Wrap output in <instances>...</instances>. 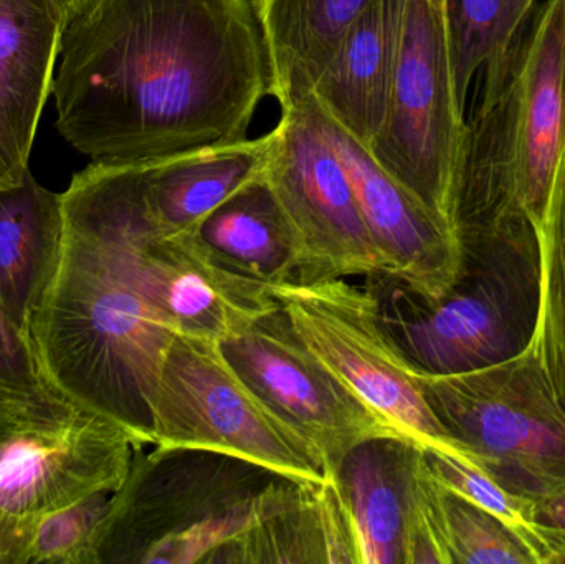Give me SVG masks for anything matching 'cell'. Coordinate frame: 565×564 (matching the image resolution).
<instances>
[{
    "instance_id": "17",
    "label": "cell",
    "mask_w": 565,
    "mask_h": 564,
    "mask_svg": "<svg viewBox=\"0 0 565 564\" xmlns=\"http://www.w3.org/2000/svg\"><path fill=\"white\" fill-rule=\"evenodd\" d=\"M422 450L402 437H379L354 447L329 477L358 564H405L412 479Z\"/></svg>"
},
{
    "instance_id": "13",
    "label": "cell",
    "mask_w": 565,
    "mask_h": 564,
    "mask_svg": "<svg viewBox=\"0 0 565 564\" xmlns=\"http://www.w3.org/2000/svg\"><path fill=\"white\" fill-rule=\"evenodd\" d=\"M318 115L384 258L385 275L428 304L440 301L463 272L460 238L381 168L365 146L319 109Z\"/></svg>"
},
{
    "instance_id": "22",
    "label": "cell",
    "mask_w": 565,
    "mask_h": 564,
    "mask_svg": "<svg viewBox=\"0 0 565 564\" xmlns=\"http://www.w3.org/2000/svg\"><path fill=\"white\" fill-rule=\"evenodd\" d=\"M536 7L537 0H441L455 98L461 113L478 70L513 45Z\"/></svg>"
},
{
    "instance_id": "14",
    "label": "cell",
    "mask_w": 565,
    "mask_h": 564,
    "mask_svg": "<svg viewBox=\"0 0 565 564\" xmlns=\"http://www.w3.org/2000/svg\"><path fill=\"white\" fill-rule=\"evenodd\" d=\"M66 22L55 0H0V188L29 171Z\"/></svg>"
},
{
    "instance_id": "27",
    "label": "cell",
    "mask_w": 565,
    "mask_h": 564,
    "mask_svg": "<svg viewBox=\"0 0 565 564\" xmlns=\"http://www.w3.org/2000/svg\"><path fill=\"white\" fill-rule=\"evenodd\" d=\"M0 391L33 394V396L58 394L46 383L30 338L12 323L2 308H0Z\"/></svg>"
},
{
    "instance_id": "16",
    "label": "cell",
    "mask_w": 565,
    "mask_h": 564,
    "mask_svg": "<svg viewBox=\"0 0 565 564\" xmlns=\"http://www.w3.org/2000/svg\"><path fill=\"white\" fill-rule=\"evenodd\" d=\"M271 131L255 139L139 159L142 205L164 234H199L205 219L264 174Z\"/></svg>"
},
{
    "instance_id": "26",
    "label": "cell",
    "mask_w": 565,
    "mask_h": 564,
    "mask_svg": "<svg viewBox=\"0 0 565 564\" xmlns=\"http://www.w3.org/2000/svg\"><path fill=\"white\" fill-rule=\"evenodd\" d=\"M79 411L82 407L58 394L33 396L0 391V454L19 437L63 426Z\"/></svg>"
},
{
    "instance_id": "24",
    "label": "cell",
    "mask_w": 565,
    "mask_h": 564,
    "mask_svg": "<svg viewBox=\"0 0 565 564\" xmlns=\"http://www.w3.org/2000/svg\"><path fill=\"white\" fill-rule=\"evenodd\" d=\"M425 462L428 472L441 487L497 517L527 543L537 563L546 564V545L534 519L536 502L510 492L487 473L447 454L425 450Z\"/></svg>"
},
{
    "instance_id": "21",
    "label": "cell",
    "mask_w": 565,
    "mask_h": 564,
    "mask_svg": "<svg viewBox=\"0 0 565 564\" xmlns=\"http://www.w3.org/2000/svg\"><path fill=\"white\" fill-rule=\"evenodd\" d=\"M540 267L536 324L530 348L565 413V146L550 201L533 225Z\"/></svg>"
},
{
    "instance_id": "29",
    "label": "cell",
    "mask_w": 565,
    "mask_h": 564,
    "mask_svg": "<svg viewBox=\"0 0 565 564\" xmlns=\"http://www.w3.org/2000/svg\"><path fill=\"white\" fill-rule=\"evenodd\" d=\"M56 6L65 13L66 20L73 19L76 13L82 12L92 0H55Z\"/></svg>"
},
{
    "instance_id": "23",
    "label": "cell",
    "mask_w": 565,
    "mask_h": 564,
    "mask_svg": "<svg viewBox=\"0 0 565 564\" xmlns=\"http://www.w3.org/2000/svg\"><path fill=\"white\" fill-rule=\"evenodd\" d=\"M434 482L435 517L448 564H540L501 520Z\"/></svg>"
},
{
    "instance_id": "2",
    "label": "cell",
    "mask_w": 565,
    "mask_h": 564,
    "mask_svg": "<svg viewBox=\"0 0 565 564\" xmlns=\"http://www.w3.org/2000/svg\"><path fill=\"white\" fill-rule=\"evenodd\" d=\"M316 487L214 450L136 447L99 522L96 564H245L254 536Z\"/></svg>"
},
{
    "instance_id": "10",
    "label": "cell",
    "mask_w": 565,
    "mask_h": 564,
    "mask_svg": "<svg viewBox=\"0 0 565 564\" xmlns=\"http://www.w3.org/2000/svg\"><path fill=\"white\" fill-rule=\"evenodd\" d=\"M265 178L298 244L292 281L371 278L387 272L309 96L281 108Z\"/></svg>"
},
{
    "instance_id": "7",
    "label": "cell",
    "mask_w": 565,
    "mask_h": 564,
    "mask_svg": "<svg viewBox=\"0 0 565 564\" xmlns=\"http://www.w3.org/2000/svg\"><path fill=\"white\" fill-rule=\"evenodd\" d=\"M152 446L214 450L299 482H326L321 456L225 357L222 343L178 333L151 400Z\"/></svg>"
},
{
    "instance_id": "18",
    "label": "cell",
    "mask_w": 565,
    "mask_h": 564,
    "mask_svg": "<svg viewBox=\"0 0 565 564\" xmlns=\"http://www.w3.org/2000/svg\"><path fill=\"white\" fill-rule=\"evenodd\" d=\"M63 228L62 194L43 188L30 171L0 188V308L26 337L55 275Z\"/></svg>"
},
{
    "instance_id": "12",
    "label": "cell",
    "mask_w": 565,
    "mask_h": 564,
    "mask_svg": "<svg viewBox=\"0 0 565 564\" xmlns=\"http://www.w3.org/2000/svg\"><path fill=\"white\" fill-rule=\"evenodd\" d=\"M222 348L255 393L318 450L326 480L359 444L402 437L299 341L281 308Z\"/></svg>"
},
{
    "instance_id": "28",
    "label": "cell",
    "mask_w": 565,
    "mask_h": 564,
    "mask_svg": "<svg viewBox=\"0 0 565 564\" xmlns=\"http://www.w3.org/2000/svg\"><path fill=\"white\" fill-rule=\"evenodd\" d=\"M534 519L546 545V564H565V492L537 502Z\"/></svg>"
},
{
    "instance_id": "11",
    "label": "cell",
    "mask_w": 565,
    "mask_h": 564,
    "mask_svg": "<svg viewBox=\"0 0 565 564\" xmlns=\"http://www.w3.org/2000/svg\"><path fill=\"white\" fill-rule=\"evenodd\" d=\"M141 444L102 414L13 440L0 454V564H20L33 529L98 493H115ZM146 447V446H145Z\"/></svg>"
},
{
    "instance_id": "5",
    "label": "cell",
    "mask_w": 565,
    "mask_h": 564,
    "mask_svg": "<svg viewBox=\"0 0 565 564\" xmlns=\"http://www.w3.org/2000/svg\"><path fill=\"white\" fill-rule=\"evenodd\" d=\"M463 272L428 304L391 275H375L379 315L388 337L418 370L460 374L523 353L536 324L540 267L527 219L461 238Z\"/></svg>"
},
{
    "instance_id": "15",
    "label": "cell",
    "mask_w": 565,
    "mask_h": 564,
    "mask_svg": "<svg viewBox=\"0 0 565 564\" xmlns=\"http://www.w3.org/2000/svg\"><path fill=\"white\" fill-rule=\"evenodd\" d=\"M407 0H371L332 53L309 98L369 148L384 121Z\"/></svg>"
},
{
    "instance_id": "25",
    "label": "cell",
    "mask_w": 565,
    "mask_h": 564,
    "mask_svg": "<svg viewBox=\"0 0 565 564\" xmlns=\"http://www.w3.org/2000/svg\"><path fill=\"white\" fill-rule=\"evenodd\" d=\"M111 493H98L43 519L20 564H96L95 540Z\"/></svg>"
},
{
    "instance_id": "8",
    "label": "cell",
    "mask_w": 565,
    "mask_h": 564,
    "mask_svg": "<svg viewBox=\"0 0 565 564\" xmlns=\"http://www.w3.org/2000/svg\"><path fill=\"white\" fill-rule=\"evenodd\" d=\"M292 331L395 433L424 450L477 469L473 457L440 423L379 315L374 291L338 280L271 287Z\"/></svg>"
},
{
    "instance_id": "20",
    "label": "cell",
    "mask_w": 565,
    "mask_h": 564,
    "mask_svg": "<svg viewBox=\"0 0 565 564\" xmlns=\"http://www.w3.org/2000/svg\"><path fill=\"white\" fill-rule=\"evenodd\" d=\"M199 237L242 274L275 287L295 280L298 244L265 172L215 209Z\"/></svg>"
},
{
    "instance_id": "3",
    "label": "cell",
    "mask_w": 565,
    "mask_h": 564,
    "mask_svg": "<svg viewBox=\"0 0 565 564\" xmlns=\"http://www.w3.org/2000/svg\"><path fill=\"white\" fill-rule=\"evenodd\" d=\"M175 334L88 238L65 225L55 275L29 330L55 393L152 446V394Z\"/></svg>"
},
{
    "instance_id": "9",
    "label": "cell",
    "mask_w": 565,
    "mask_h": 564,
    "mask_svg": "<svg viewBox=\"0 0 565 564\" xmlns=\"http://www.w3.org/2000/svg\"><path fill=\"white\" fill-rule=\"evenodd\" d=\"M465 132L441 0H407L387 109L367 151L457 237L455 179Z\"/></svg>"
},
{
    "instance_id": "19",
    "label": "cell",
    "mask_w": 565,
    "mask_h": 564,
    "mask_svg": "<svg viewBox=\"0 0 565 564\" xmlns=\"http://www.w3.org/2000/svg\"><path fill=\"white\" fill-rule=\"evenodd\" d=\"M371 0H255L280 108L311 95L351 23Z\"/></svg>"
},
{
    "instance_id": "1",
    "label": "cell",
    "mask_w": 565,
    "mask_h": 564,
    "mask_svg": "<svg viewBox=\"0 0 565 564\" xmlns=\"http://www.w3.org/2000/svg\"><path fill=\"white\" fill-rule=\"evenodd\" d=\"M52 95L92 161L241 141L274 96L255 0H92L66 22Z\"/></svg>"
},
{
    "instance_id": "4",
    "label": "cell",
    "mask_w": 565,
    "mask_h": 564,
    "mask_svg": "<svg viewBox=\"0 0 565 564\" xmlns=\"http://www.w3.org/2000/svg\"><path fill=\"white\" fill-rule=\"evenodd\" d=\"M66 227L88 238L174 333L224 341L280 310L199 234H164L146 214L139 161H93L62 194Z\"/></svg>"
},
{
    "instance_id": "6",
    "label": "cell",
    "mask_w": 565,
    "mask_h": 564,
    "mask_svg": "<svg viewBox=\"0 0 565 564\" xmlns=\"http://www.w3.org/2000/svg\"><path fill=\"white\" fill-rule=\"evenodd\" d=\"M415 376L477 469L531 502L565 492V413L530 348L460 374Z\"/></svg>"
}]
</instances>
